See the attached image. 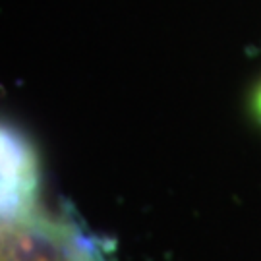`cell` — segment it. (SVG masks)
Listing matches in <instances>:
<instances>
[{"instance_id":"7a4b0ae2","label":"cell","mask_w":261,"mask_h":261,"mask_svg":"<svg viewBox=\"0 0 261 261\" xmlns=\"http://www.w3.org/2000/svg\"><path fill=\"white\" fill-rule=\"evenodd\" d=\"M39 168L35 151L12 128H2V221L37 207Z\"/></svg>"},{"instance_id":"3957f363","label":"cell","mask_w":261,"mask_h":261,"mask_svg":"<svg viewBox=\"0 0 261 261\" xmlns=\"http://www.w3.org/2000/svg\"><path fill=\"white\" fill-rule=\"evenodd\" d=\"M255 112L261 116V87L257 89V93H255Z\"/></svg>"},{"instance_id":"6da1fadb","label":"cell","mask_w":261,"mask_h":261,"mask_svg":"<svg viewBox=\"0 0 261 261\" xmlns=\"http://www.w3.org/2000/svg\"><path fill=\"white\" fill-rule=\"evenodd\" d=\"M0 261H109L101 242L70 215L39 207L2 221Z\"/></svg>"}]
</instances>
